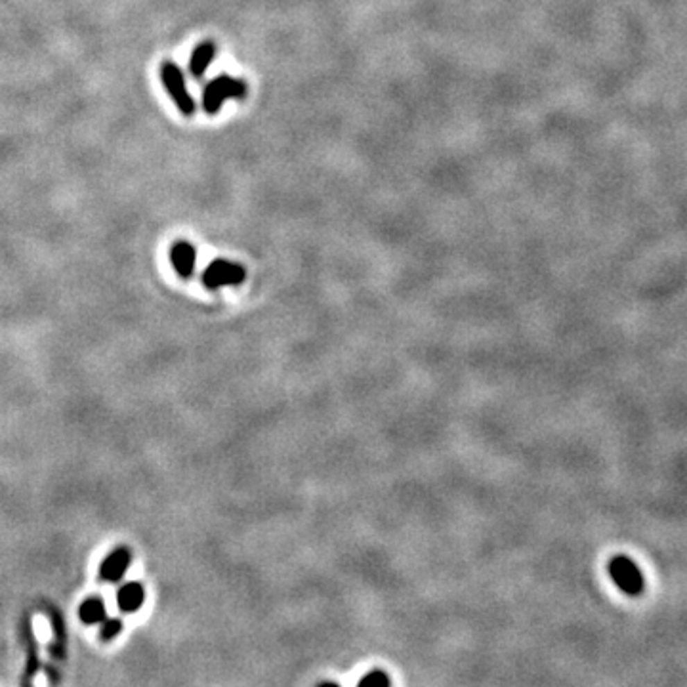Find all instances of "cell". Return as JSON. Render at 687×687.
I'll return each instance as SVG.
<instances>
[{"label":"cell","instance_id":"6da1fadb","mask_svg":"<svg viewBox=\"0 0 687 687\" xmlns=\"http://www.w3.org/2000/svg\"><path fill=\"white\" fill-rule=\"evenodd\" d=\"M248 86L241 78L231 75H218L205 86L203 92V109L208 114H216L226 99H244Z\"/></svg>","mask_w":687,"mask_h":687},{"label":"cell","instance_id":"7a4b0ae2","mask_svg":"<svg viewBox=\"0 0 687 687\" xmlns=\"http://www.w3.org/2000/svg\"><path fill=\"white\" fill-rule=\"evenodd\" d=\"M160 80H162V86L167 94L172 98V101L176 103V107L180 109V113H183L185 117H191L195 113V99L191 98L189 90H187V84H185V76H183L182 69L178 67L176 63L172 61H164L160 65Z\"/></svg>","mask_w":687,"mask_h":687},{"label":"cell","instance_id":"3957f363","mask_svg":"<svg viewBox=\"0 0 687 687\" xmlns=\"http://www.w3.org/2000/svg\"><path fill=\"white\" fill-rule=\"evenodd\" d=\"M611 579L625 594L640 595L645 590V577L634 559L626 556H615L607 565Z\"/></svg>","mask_w":687,"mask_h":687},{"label":"cell","instance_id":"277c9868","mask_svg":"<svg viewBox=\"0 0 687 687\" xmlns=\"http://www.w3.org/2000/svg\"><path fill=\"white\" fill-rule=\"evenodd\" d=\"M246 279V269L237 262L226 258L214 260L203 271V285L206 289H220V287H237Z\"/></svg>","mask_w":687,"mask_h":687},{"label":"cell","instance_id":"5b68a950","mask_svg":"<svg viewBox=\"0 0 687 687\" xmlns=\"http://www.w3.org/2000/svg\"><path fill=\"white\" fill-rule=\"evenodd\" d=\"M132 563V552L128 546H117L109 556L101 561L99 579L103 582H119L126 575Z\"/></svg>","mask_w":687,"mask_h":687},{"label":"cell","instance_id":"8992f818","mask_svg":"<svg viewBox=\"0 0 687 687\" xmlns=\"http://www.w3.org/2000/svg\"><path fill=\"white\" fill-rule=\"evenodd\" d=\"M170 262L176 273L182 279H189L195 271V262H197V251L189 241H176L170 246Z\"/></svg>","mask_w":687,"mask_h":687},{"label":"cell","instance_id":"52a82bcc","mask_svg":"<svg viewBox=\"0 0 687 687\" xmlns=\"http://www.w3.org/2000/svg\"><path fill=\"white\" fill-rule=\"evenodd\" d=\"M145 602V588L139 582H126L117 592V605L122 613H136Z\"/></svg>","mask_w":687,"mask_h":687},{"label":"cell","instance_id":"ba28073f","mask_svg":"<svg viewBox=\"0 0 687 687\" xmlns=\"http://www.w3.org/2000/svg\"><path fill=\"white\" fill-rule=\"evenodd\" d=\"M216 52H218V48H216V42H212V40H203V42H198V44L195 46L193 53H191V60H189L191 75L195 76V78H201V76L205 75L208 65H210L214 58H216Z\"/></svg>","mask_w":687,"mask_h":687},{"label":"cell","instance_id":"9c48e42d","mask_svg":"<svg viewBox=\"0 0 687 687\" xmlns=\"http://www.w3.org/2000/svg\"><path fill=\"white\" fill-rule=\"evenodd\" d=\"M78 617L84 625H98L105 618V605L99 597H88L78 607Z\"/></svg>","mask_w":687,"mask_h":687},{"label":"cell","instance_id":"30bf717a","mask_svg":"<svg viewBox=\"0 0 687 687\" xmlns=\"http://www.w3.org/2000/svg\"><path fill=\"white\" fill-rule=\"evenodd\" d=\"M122 620L119 618H103L101 620V630H99V638L103 641H111L114 636H119L122 632Z\"/></svg>","mask_w":687,"mask_h":687},{"label":"cell","instance_id":"8fae6325","mask_svg":"<svg viewBox=\"0 0 687 687\" xmlns=\"http://www.w3.org/2000/svg\"><path fill=\"white\" fill-rule=\"evenodd\" d=\"M359 686H389V676L380 668H374L359 679Z\"/></svg>","mask_w":687,"mask_h":687}]
</instances>
